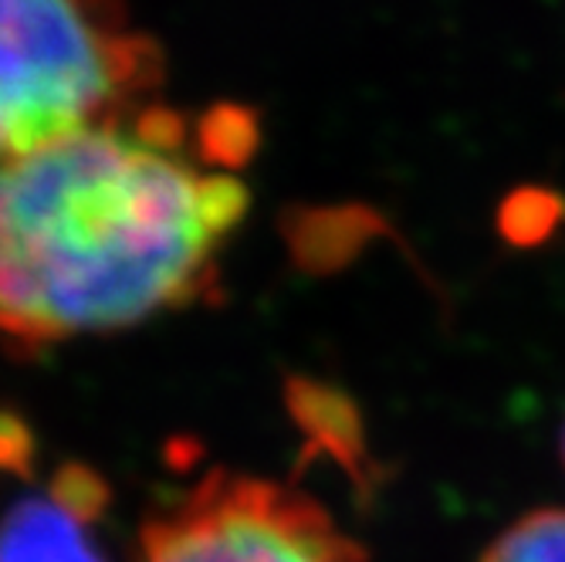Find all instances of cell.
I'll return each mask as SVG.
<instances>
[{
    "mask_svg": "<svg viewBox=\"0 0 565 562\" xmlns=\"http://www.w3.org/2000/svg\"><path fill=\"white\" fill-rule=\"evenodd\" d=\"M102 512L95 475H65L51 495L28 498L0 522V562H106L88 539Z\"/></svg>",
    "mask_w": 565,
    "mask_h": 562,
    "instance_id": "277c9868",
    "label": "cell"
},
{
    "mask_svg": "<svg viewBox=\"0 0 565 562\" xmlns=\"http://www.w3.org/2000/svg\"><path fill=\"white\" fill-rule=\"evenodd\" d=\"M481 562H565V508H539L508 526Z\"/></svg>",
    "mask_w": 565,
    "mask_h": 562,
    "instance_id": "52a82bcc",
    "label": "cell"
},
{
    "mask_svg": "<svg viewBox=\"0 0 565 562\" xmlns=\"http://www.w3.org/2000/svg\"><path fill=\"white\" fill-rule=\"evenodd\" d=\"M163 78L126 0H0V163L149 109Z\"/></svg>",
    "mask_w": 565,
    "mask_h": 562,
    "instance_id": "7a4b0ae2",
    "label": "cell"
},
{
    "mask_svg": "<svg viewBox=\"0 0 565 562\" xmlns=\"http://www.w3.org/2000/svg\"><path fill=\"white\" fill-rule=\"evenodd\" d=\"M241 160L149 106L0 163V336L47 346L207 295L250 208Z\"/></svg>",
    "mask_w": 565,
    "mask_h": 562,
    "instance_id": "6da1fadb",
    "label": "cell"
},
{
    "mask_svg": "<svg viewBox=\"0 0 565 562\" xmlns=\"http://www.w3.org/2000/svg\"><path fill=\"white\" fill-rule=\"evenodd\" d=\"M136 562H366V549L312 495L214 471L142 526Z\"/></svg>",
    "mask_w": 565,
    "mask_h": 562,
    "instance_id": "3957f363",
    "label": "cell"
},
{
    "mask_svg": "<svg viewBox=\"0 0 565 562\" xmlns=\"http://www.w3.org/2000/svg\"><path fill=\"white\" fill-rule=\"evenodd\" d=\"M562 462H565V431H562Z\"/></svg>",
    "mask_w": 565,
    "mask_h": 562,
    "instance_id": "ba28073f",
    "label": "cell"
},
{
    "mask_svg": "<svg viewBox=\"0 0 565 562\" xmlns=\"http://www.w3.org/2000/svg\"><path fill=\"white\" fill-rule=\"evenodd\" d=\"M291 403H295V414H298L301 427L312 434L319 450H329L335 462H342L355 481H370L363 417H359L352 400L345 393L319 386V383H295Z\"/></svg>",
    "mask_w": 565,
    "mask_h": 562,
    "instance_id": "5b68a950",
    "label": "cell"
},
{
    "mask_svg": "<svg viewBox=\"0 0 565 562\" xmlns=\"http://www.w3.org/2000/svg\"><path fill=\"white\" fill-rule=\"evenodd\" d=\"M565 224V197L548 187H519L498 208V234L511 247H539Z\"/></svg>",
    "mask_w": 565,
    "mask_h": 562,
    "instance_id": "8992f818",
    "label": "cell"
}]
</instances>
